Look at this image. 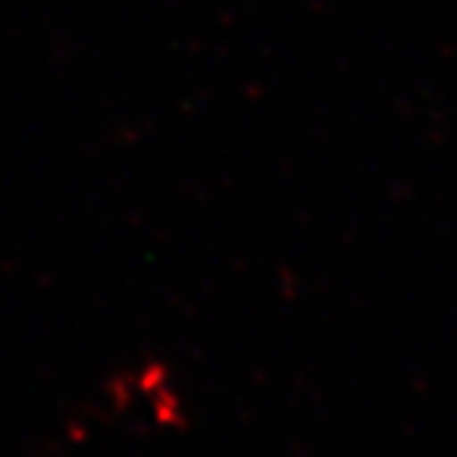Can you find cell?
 <instances>
[]
</instances>
